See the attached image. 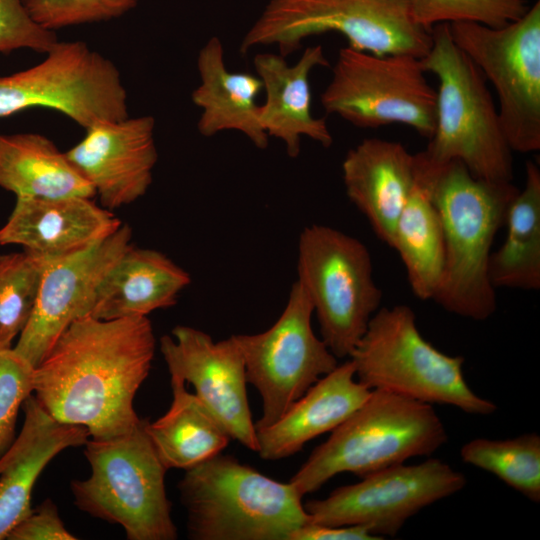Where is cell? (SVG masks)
<instances>
[{
  "instance_id": "4",
  "label": "cell",
  "mask_w": 540,
  "mask_h": 540,
  "mask_svg": "<svg viewBox=\"0 0 540 540\" xmlns=\"http://www.w3.org/2000/svg\"><path fill=\"white\" fill-rule=\"evenodd\" d=\"M431 35L421 61L438 81L436 126L422 154L435 166L457 160L476 178L513 181V151L484 75L456 45L449 24L434 26Z\"/></svg>"
},
{
  "instance_id": "17",
  "label": "cell",
  "mask_w": 540,
  "mask_h": 540,
  "mask_svg": "<svg viewBox=\"0 0 540 540\" xmlns=\"http://www.w3.org/2000/svg\"><path fill=\"white\" fill-rule=\"evenodd\" d=\"M150 115L101 120L65 152L90 182L101 206L112 211L145 195L158 160Z\"/></svg>"
},
{
  "instance_id": "19",
  "label": "cell",
  "mask_w": 540,
  "mask_h": 540,
  "mask_svg": "<svg viewBox=\"0 0 540 540\" xmlns=\"http://www.w3.org/2000/svg\"><path fill=\"white\" fill-rule=\"evenodd\" d=\"M341 168L348 198L392 248L398 218L415 183V154L399 142L366 138L346 153Z\"/></svg>"
},
{
  "instance_id": "22",
  "label": "cell",
  "mask_w": 540,
  "mask_h": 540,
  "mask_svg": "<svg viewBox=\"0 0 540 540\" xmlns=\"http://www.w3.org/2000/svg\"><path fill=\"white\" fill-rule=\"evenodd\" d=\"M349 359L321 377L275 422L256 428L259 456L279 460L300 451L310 440L333 431L370 395Z\"/></svg>"
},
{
  "instance_id": "1",
  "label": "cell",
  "mask_w": 540,
  "mask_h": 540,
  "mask_svg": "<svg viewBox=\"0 0 540 540\" xmlns=\"http://www.w3.org/2000/svg\"><path fill=\"white\" fill-rule=\"evenodd\" d=\"M156 339L147 316L74 321L35 367L34 396L56 420L90 438L132 430L135 395L148 377Z\"/></svg>"
},
{
  "instance_id": "37",
  "label": "cell",
  "mask_w": 540,
  "mask_h": 540,
  "mask_svg": "<svg viewBox=\"0 0 540 540\" xmlns=\"http://www.w3.org/2000/svg\"><path fill=\"white\" fill-rule=\"evenodd\" d=\"M1 135V134H0Z\"/></svg>"
},
{
  "instance_id": "25",
  "label": "cell",
  "mask_w": 540,
  "mask_h": 540,
  "mask_svg": "<svg viewBox=\"0 0 540 540\" xmlns=\"http://www.w3.org/2000/svg\"><path fill=\"white\" fill-rule=\"evenodd\" d=\"M415 157V183L398 218L392 249L404 264L413 294L421 300H433L444 267V234L430 192L432 166L422 152Z\"/></svg>"
},
{
  "instance_id": "9",
  "label": "cell",
  "mask_w": 540,
  "mask_h": 540,
  "mask_svg": "<svg viewBox=\"0 0 540 540\" xmlns=\"http://www.w3.org/2000/svg\"><path fill=\"white\" fill-rule=\"evenodd\" d=\"M297 272L321 339L337 359L349 358L382 300L368 248L338 229L312 224L299 237Z\"/></svg>"
},
{
  "instance_id": "23",
  "label": "cell",
  "mask_w": 540,
  "mask_h": 540,
  "mask_svg": "<svg viewBox=\"0 0 540 540\" xmlns=\"http://www.w3.org/2000/svg\"><path fill=\"white\" fill-rule=\"evenodd\" d=\"M221 40L213 36L199 50L200 84L191 94L201 108L197 129L202 136L234 130L245 135L258 149H266L269 137L260 123L257 97L263 84L256 74L227 69Z\"/></svg>"
},
{
  "instance_id": "11",
  "label": "cell",
  "mask_w": 540,
  "mask_h": 540,
  "mask_svg": "<svg viewBox=\"0 0 540 540\" xmlns=\"http://www.w3.org/2000/svg\"><path fill=\"white\" fill-rule=\"evenodd\" d=\"M456 45L494 87L507 142L514 152L540 149V2L501 27L449 24Z\"/></svg>"
},
{
  "instance_id": "2",
  "label": "cell",
  "mask_w": 540,
  "mask_h": 540,
  "mask_svg": "<svg viewBox=\"0 0 540 540\" xmlns=\"http://www.w3.org/2000/svg\"><path fill=\"white\" fill-rule=\"evenodd\" d=\"M431 166L430 192L445 244L442 277L433 300L454 315L487 320L497 309L488 271L491 249L519 189L512 181L476 178L457 160Z\"/></svg>"
},
{
  "instance_id": "32",
  "label": "cell",
  "mask_w": 540,
  "mask_h": 540,
  "mask_svg": "<svg viewBox=\"0 0 540 540\" xmlns=\"http://www.w3.org/2000/svg\"><path fill=\"white\" fill-rule=\"evenodd\" d=\"M32 19L55 31L73 25L107 21L133 9L139 0H22Z\"/></svg>"
},
{
  "instance_id": "34",
  "label": "cell",
  "mask_w": 540,
  "mask_h": 540,
  "mask_svg": "<svg viewBox=\"0 0 540 540\" xmlns=\"http://www.w3.org/2000/svg\"><path fill=\"white\" fill-rule=\"evenodd\" d=\"M57 41L55 31L36 23L22 0H0V53L30 49L45 54Z\"/></svg>"
},
{
  "instance_id": "13",
  "label": "cell",
  "mask_w": 540,
  "mask_h": 540,
  "mask_svg": "<svg viewBox=\"0 0 540 540\" xmlns=\"http://www.w3.org/2000/svg\"><path fill=\"white\" fill-rule=\"evenodd\" d=\"M312 303L295 281L276 322L257 334L233 335L243 355L248 384L260 394L262 412L255 428L275 422L338 359L311 324Z\"/></svg>"
},
{
  "instance_id": "36",
  "label": "cell",
  "mask_w": 540,
  "mask_h": 540,
  "mask_svg": "<svg viewBox=\"0 0 540 540\" xmlns=\"http://www.w3.org/2000/svg\"><path fill=\"white\" fill-rule=\"evenodd\" d=\"M369 530L361 525L324 526L309 523L297 529L290 540H375Z\"/></svg>"
},
{
  "instance_id": "8",
  "label": "cell",
  "mask_w": 540,
  "mask_h": 540,
  "mask_svg": "<svg viewBox=\"0 0 540 540\" xmlns=\"http://www.w3.org/2000/svg\"><path fill=\"white\" fill-rule=\"evenodd\" d=\"M335 31L348 46L376 55L423 58L431 30L414 19L407 0H269L244 35L239 53L276 46L287 57L308 37Z\"/></svg>"
},
{
  "instance_id": "24",
  "label": "cell",
  "mask_w": 540,
  "mask_h": 540,
  "mask_svg": "<svg viewBox=\"0 0 540 540\" xmlns=\"http://www.w3.org/2000/svg\"><path fill=\"white\" fill-rule=\"evenodd\" d=\"M190 282V275L165 254L132 245L103 277L90 316H147L175 305Z\"/></svg>"
},
{
  "instance_id": "35",
  "label": "cell",
  "mask_w": 540,
  "mask_h": 540,
  "mask_svg": "<svg viewBox=\"0 0 540 540\" xmlns=\"http://www.w3.org/2000/svg\"><path fill=\"white\" fill-rule=\"evenodd\" d=\"M7 540H75L60 518L57 506L46 499L23 518L7 535Z\"/></svg>"
},
{
  "instance_id": "21",
  "label": "cell",
  "mask_w": 540,
  "mask_h": 540,
  "mask_svg": "<svg viewBox=\"0 0 540 540\" xmlns=\"http://www.w3.org/2000/svg\"><path fill=\"white\" fill-rule=\"evenodd\" d=\"M285 58L279 53H258L253 65L265 92V102L260 108L261 126L269 138L283 142L290 158H296L300 153L301 136L324 148L333 143L326 118L312 114L309 82L311 71L327 67L329 62L321 45L307 47L294 65Z\"/></svg>"
},
{
  "instance_id": "26",
  "label": "cell",
  "mask_w": 540,
  "mask_h": 540,
  "mask_svg": "<svg viewBox=\"0 0 540 540\" xmlns=\"http://www.w3.org/2000/svg\"><path fill=\"white\" fill-rule=\"evenodd\" d=\"M0 187L17 198L96 196L65 152L39 133L0 135Z\"/></svg>"
},
{
  "instance_id": "28",
  "label": "cell",
  "mask_w": 540,
  "mask_h": 540,
  "mask_svg": "<svg viewBox=\"0 0 540 540\" xmlns=\"http://www.w3.org/2000/svg\"><path fill=\"white\" fill-rule=\"evenodd\" d=\"M503 244L489 258V277L497 288L540 289V169L525 165V184L511 201Z\"/></svg>"
},
{
  "instance_id": "15",
  "label": "cell",
  "mask_w": 540,
  "mask_h": 540,
  "mask_svg": "<svg viewBox=\"0 0 540 540\" xmlns=\"http://www.w3.org/2000/svg\"><path fill=\"white\" fill-rule=\"evenodd\" d=\"M171 334L160 338V352L170 376L194 387L195 395L232 440L257 451L245 363L233 335L214 341L209 334L185 325L174 327Z\"/></svg>"
},
{
  "instance_id": "18",
  "label": "cell",
  "mask_w": 540,
  "mask_h": 540,
  "mask_svg": "<svg viewBox=\"0 0 540 540\" xmlns=\"http://www.w3.org/2000/svg\"><path fill=\"white\" fill-rule=\"evenodd\" d=\"M122 222L91 198H17L0 245H20L49 262L84 251L113 234Z\"/></svg>"
},
{
  "instance_id": "20",
  "label": "cell",
  "mask_w": 540,
  "mask_h": 540,
  "mask_svg": "<svg viewBox=\"0 0 540 540\" xmlns=\"http://www.w3.org/2000/svg\"><path fill=\"white\" fill-rule=\"evenodd\" d=\"M21 431L0 457V540L32 510L33 487L61 451L84 446L88 430L53 418L31 394L22 404Z\"/></svg>"
},
{
  "instance_id": "30",
  "label": "cell",
  "mask_w": 540,
  "mask_h": 540,
  "mask_svg": "<svg viewBox=\"0 0 540 540\" xmlns=\"http://www.w3.org/2000/svg\"><path fill=\"white\" fill-rule=\"evenodd\" d=\"M49 263L25 250L0 254V349L12 348L27 325Z\"/></svg>"
},
{
  "instance_id": "3",
  "label": "cell",
  "mask_w": 540,
  "mask_h": 540,
  "mask_svg": "<svg viewBox=\"0 0 540 540\" xmlns=\"http://www.w3.org/2000/svg\"><path fill=\"white\" fill-rule=\"evenodd\" d=\"M193 540H290L310 523L294 486L219 453L185 470L178 484Z\"/></svg>"
},
{
  "instance_id": "27",
  "label": "cell",
  "mask_w": 540,
  "mask_h": 540,
  "mask_svg": "<svg viewBox=\"0 0 540 540\" xmlns=\"http://www.w3.org/2000/svg\"><path fill=\"white\" fill-rule=\"evenodd\" d=\"M170 384L169 409L154 422L146 419L145 428L167 470H187L222 453L232 439L182 379L171 376Z\"/></svg>"
},
{
  "instance_id": "31",
  "label": "cell",
  "mask_w": 540,
  "mask_h": 540,
  "mask_svg": "<svg viewBox=\"0 0 540 540\" xmlns=\"http://www.w3.org/2000/svg\"><path fill=\"white\" fill-rule=\"evenodd\" d=\"M422 27L461 21L501 27L520 18L528 9L524 0H407Z\"/></svg>"
},
{
  "instance_id": "7",
  "label": "cell",
  "mask_w": 540,
  "mask_h": 540,
  "mask_svg": "<svg viewBox=\"0 0 540 540\" xmlns=\"http://www.w3.org/2000/svg\"><path fill=\"white\" fill-rule=\"evenodd\" d=\"M349 359L356 379L370 390L449 405L472 415L497 410L469 387L462 356L441 352L421 335L415 313L407 305L379 308Z\"/></svg>"
},
{
  "instance_id": "29",
  "label": "cell",
  "mask_w": 540,
  "mask_h": 540,
  "mask_svg": "<svg viewBox=\"0 0 540 540\" xmlns=\"http://www.w3.org/2000/svg\"><path fill=\"white\" fill-rule=\"evenodd\" d=\"M463 462L487 471L534 503L540 502V436L525 433L510 439L476 438L465 443Z\"/></svg>"
},
{
  "instance_id": "33",
  "label": "cell",
  "mask_w": 540,
  "mask_h": 540,
  "mask_svg": "<svg viewBox=\"0 0 540 540\" xmlns=\"http://www.w3.org/2000/svg\"><path fill=\"white\" fill-rule=\"evenodd\" d=\"M35 367L14 348L0 349V457L16 438L19 409L34 392Z\"/></svg>"
},
{
  "instance_id": "6",
  "label": "cell",
  "mask_w": 540,
  "mask_h": 540,
  "mask_svg": "<svg viewBox=\"0 0 540 540\" xmlns=\"http://www.w3.org/2000/svg\"><path fill=\"white\" fill-rule=\"evenodd\" d=\"M146 419L114 437H89L84 454L91 473L71 481L70 488L79 510L120 525L128 540H175L167 468L146 432Z\"/></svg>"
},
{
  "instance_id": "5",
  "label": "cell",
  "mask_w": 540,
  "mask_h": 540,
  "mask_svg": "<svg viewBox=\"0 0 540 540\" xmlns=\"http://www.w3.org/2000/svg\"><path fill=\"white\" fill-rule=\"evenodd\" d=\"M447 440L432 405L374 389L312 451L289 482L304 497L340 473L361 478L414 457L430 456Z\"/></svg>"
},
{
  "instance_id": "10",
  "label": "cell",
  "mask_w": 540,
  "mask_h": 540,
  "mask_svg": "<svg viewBox=\"0 0 540 540\" xmlns=\"http://www.w3.org/2000/svg\"><path fill=\"white\" fill-rule=\"evenodd\" d=\"M320 101L327 114L360 128L401 124L429 140L436 126V90L421 58L409 54L341 48Z\"/></svg>"
},
{
  "instance_id": "14",
  "label": "cell",
  "mask_w": 540,
  "mask_h": 540,
  "mask_svg": "<svg viewBox=\"0 0 540 540\" xmlns=\"http://www.w3.org/2000/svg\"><path fill=\"white\" fill-rule=\"evenodd\" d=\"M466 477L448 463L429 458L416 465H393L333 490L324 499L307 501L310 523L324 526L361 525L383 539L394 537L404 523L435 502L466 485Z\"/></svg>"
},
{
  "instance_id": "16",
  "label": "cell",
  "mask_w": 540,
  "mask_h": 540,
  "mask_svg": "<svg viewBox=\"0 0 540 540\" xmlns=\"http://www.w3.org/2000/svg\"><path fill=\"white\" fill-rule=\"evenodd\" d=\"M131 240L132 229L122 223L90 248L50 262L14 350L36 367L74 321L90 316L103 277L132 246Z\"/></svg>"
},
{
  "instance_id": "12",
  "label": "cell",
  "mask_w": 540,
  "mask_h": 540,
  "mask_svg": "<svg viewBox=\"0 0 540 540\" xmlns=\"http://www.w3.org/2000/svg\"><path fill=\"white\" fill-rule=\"evenodd\" d=\"M33 107L61 112L83 128L128 117L117 67L82 41H57L40 63L0 76V117Z\"/></svg>"
}]
</instances>
